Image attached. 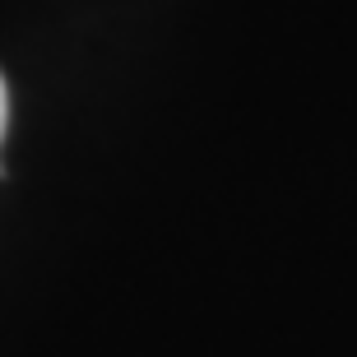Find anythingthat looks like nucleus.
<instances>
[{
	"mask_svg": "<svg viewBox=\"0 0 357 357\" xmlns=\"http://www.w3.org/2000/svg\"><path fill=\"white\" fill-rule=\"evenodd\" d=\"M5 121H10V89H5V75H0V135H5Z\"/></svg>",
	"mask_w": 357,
	"mask_h": 357,
	"instance_id": "obj_1",
	"label": "nucleus"
}]
</instances>
